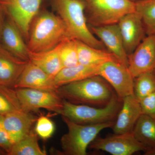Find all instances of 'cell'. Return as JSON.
Instances as JSON below:
<instances>
[{
	"instance_id": "cell-1",
	"label": "cell",
	"mask_w": 155,
	"mask_h": 155,
	"mask_svg": "<svg viewBox=\"0 0 155 155\" xmlns=\"http://www.w3.org/2000/svg\"><path fill=\"white\" fill-rule=\"evenodd\" d=\"M57 92L69 102L98 107L107 106L116 94L107 81L99 75L59 87Z\"/></svg>"
},
{
	"instance_id": "cell-2",
	"label": "cell",
	"mask_w": 155,
	"mask_h": 155,
	"mask_svg": "<svg viewBox=\"0 0 155 155\" xmlns=\"http://www.w3.org/2000/svg\"><path fill=\"white\" fill-rule=\"evenodd\" d=\"M71 38L61 17L45 11H39L32 20L27 44L30 52H40L54 48Z\"/></svg>"
},
{
	"instance_id": "cell-3",
	"label": "cell",
	"mask_w": 155,
	"mask_h": 155,
	"mask_svg": "<svg viewBox=\"0 0 155 155\" xmlns=\"http://www.w3.org/2000/svg\"><path fill=\"white\" fill-rule=\"evenodd\" d=\"M53 5L72 38L92 47L106 49L102 42L96 37L88 26L84 0H53Z\"/></svg>"
},
{
	"instance_id": "cell-4",
	"label": "cell",
	"mask_w": 155,
	"mask_h": 155,
	"mask_svg": "<svg viewBox=\"0 0 155 155\" xmlns=\"http://www.w3.org/2000/svg\"><path fill=\"white\" fill-rule=\"evenodd\" d=\"M122 101L115 95L105 107H98L76 104L63 99V107L59 114L81 125H96L116 121Z\"/></svg>"
},
{
	"instance_id": "cell-5",
	"label": "cell",
	"mask_w": 155,
	"mask_h": 155,
	"mask_svg": "<svg viewBox=\"0 0 155 155\" xmlns=\"http://www.w3.org/2000/svg\"><path fill=\"white\" fill-rule=\"evenodd\" d=\"M67 125L68 131L62 136L61 139L62 154L86 155L87 149L92 142L96 138L102 130L112 128L115 121L96 124L81 125L62 116Z\"/></svg>"
},
{
	"instance_id": "cell-6",
	"label": "cell",
	"mask_w": 155,
	"mask_h": 155,
	"mask_svg": "<svg viewBox=\"0 0 155 155\" xmlns=\"http://www.w3.org/2000/svg\"><path fill=\"white\" fill-rule=\"evenodd\" d=\"M85 14L91 26L117 24L126 14L136 11L130 0H84Z\"/></svg>"
},
{
	"instance_id": "cell-7",
	"label": "cell",
	"mask_w": 155,
	"mask_h": 155,
	"mask_svg": "<svg viewBox=\"0 0 155 155\" xmlns=\"http://www.w3.org/2000/svg\"><path fill=\"white\" fill-rule=\"evenodd\" d=\"M23 110L27 112L45 109L59 114L63 107V99L57 92L35 89H15Z\"/></svg>"
},
{
	"instance_id": "cell-8",
	"label": "cell",
	"mask_w": 155,
	"mask_h": 155,
	"mask_svg": "<svg viewBox=\"0 0 155 155\" xmlns=\"http://www.w3.org/2000/svg\"><path fill=\"white\" fill-rule=\"evenodd\" d=\"M98 75L107 81L120 99L134 94V78L121 62L110 61L101 64Z\"/></svg>"
},
{
	"instance_id": "cell-9",
	"label": "cell",
	"mask_w": 155,
	"mask_h": 155,
	"mask_svg": "<svg viewBox=\"0 0 155 155\" xmlns=\"http://www.w3.org/2000/svg\"><path fill=\"white\" fill-rule=\"evenodd\" d=\"M42 0H0L6 14L19 28L27 41L32 20L38 14Z\"/></svg>"
},
{
	"instance_id": "cell-10",
	"label": "cell",
	"mask_w": 155,
	"mask_h": 155,
	"mask_svg": "<svg viewBox=\"0 0 155 155\" xmlns=\"http://www.w3.org/2000/svg\"><path fill=\"white\" fill-rule=\"evenodd\" d=\"M89 147L91 149L103 151L113 155H131L145 150L132 132L114 133L105 137H97Z\"/></svg>"
},
{
	"instance_id": "cell-11",
	"label": "cell",
	"mask_w": 155,
	"mask_h": 155,
	"mask_svg": "<svg viewBox=\"0 0 155 155\" xmlns=\"http://www.w3.org/2000/svg\"><path fill=\"white\" fill-rule=\"evenodd\" d=\"M128 69L134 78L155 69V35H147L128 56Z\"/></svg>"
},
{
	"instance_id": "cell-12",
	"label": "cell",
	"mask_w": 155,
	"mask_h": 155,
	"mask_svg": "<svg viewBox=\"0 0 155 155\" xmlns=\"http://www.w3.org/2000/svg\"><path fill=\"white\" fill-rule=\"evenodd\" d=\"M117 24L128 56L147 35L144 24L140 15L136 11L125 15Z\"/></svg>"
},
{
	"instance_id": "cell-13",
	"label": "cell",
	"mask_w": 155,
	"mask_h": 155,
	"mask_svg": "<svg viewBox=\"0 0 155 155\" xmlns=\"http://www.w3.org/2000/svg\"><path fill=\"white\" fill-rule=\"evenodd\" d=\"M90 28L94 35L102 42L106 49L128 67V55L124 47L118 24L90 26Z\"/></svg>"
},
{
	"instance_id": "cell-14",
	"label": "cell",
	"mask_w": 155,
	"mask_h": 155,
	"mask_svg": "<svg viewBox=\"0 0 155 155\" xmlns=\"http://www.w3.org/2000/svg\"><path fill=\"white\" fill-rule=\"evenodd\" d=\"M22 32L16 23L7 15L0 42L8 51L25 61H29V51Z\"/></svg>"
},
{
	"instance_id": "cell-15",
	"label": "cell",
	"mask_w": 155,
	"mask_h": 155,
	"mask_svg": "<svg viewBox=\"0 0 155 155\" xmlns=\"http://www.w3.org/2000/svg\"><path fill=\"white\" fill-rule=\"evenodd\" d=\"M14 88H28L57 92L54 77L28 61L14 85Z\"/></svg>"
},
{
	"instance_id": "cell-16",
	"label": "cell",
	"mask_w": 155,
	"mask_h": 155,
	"mask_svg": "<svg viewBox=\"0 0 155 155\" xmlns=\"http://www.w3.org/2000/svg\"><path fill=\"white\" fill-rule=\"evenodd\" d=\"M3 116L5 129L13 144L29 133L38 118L23 110Z\"/></svg>"
},
{
	"instance_id": "cell-17",
	"label": "cell",
	"mask_w": 155,
	"mask_h": 155,
	"mask_svg": "<svg viewBox=\"0 0 155 155\" xmlns=\"http://www.w3.org/2000/svg\"><path fill=\"white\" fill-rule=\"evenodd\" d=\"M119 110L114 126V133H130L142 114L139 101L134 94L125 97L122 100Z\"/></svg>"
},
{
	"instance_id": "cell-18",
	"label": "cell",
	"mask_w": 155,
	"mask_h": 155,
	"mask_svg": "<svg viewBox=\"0 0 155 155\" xmlns=\"http://www.w3.org/2000/svg\"><path fill=\"white\" fill-rule=\"evenodd\" d=\"M28 61L13 55L0 42V86L14 88Z\"/></svg>"
},
{
	"instance_id": "cell-19",
	"label": "cell",
	"mask_w": 155,
	"mask_h": 155,
	"mask_svg": "<svg viewBox=\"0 0 155 155\" xmlns=\"http://www.w3.org/2000/svg\"><path fill=\"white\" fill-rule=\"evenodd\" d=\"M132 132L144 147V154L155 155V119L142 114Z\"/></svg>"
},
{
	"instance_id": "cell-20",
	"label": "cell",
	"mask_w": 155,
	"mask_h": 155,
	"mask_svg": "<svg viewBox=\"0 0 155 155\" xmlns=\"http://www.w3.org/2000/svg\"><path fill=\"white\" fill-rule=\"evenodd\" d=\"M60 44L51 49L29 53V61L42 69L48 75L54 77L64 68L60 56Z\"/></svg>"
},
{
	"instance_id": "cell-21",
	"label": "cell",
	"mask_w": 155,
	"mask_h": 155,
	"mask_svg": "<svg viewBox=\"0 0 155 155\" xmlns=\"http://www.w3.org/2000/svg\"><path fill=\"white\" fill-rule=\"evenodd\" d=\"M76 45L79 64L84 65H100L107 61L120 62L116 56L107 50L92 47L77 40Z\"/></svg>"
},
{
	"instance_id": "cell-22",
	"label": "cell",
	"mask_w": 155,
	"mask_h": 155,
	"mask_svg": "<svg viewBox=\"0 0 155 155\" xmlns=\"http://www.w3.org/2000/svg\"><path fill=\"white\" fill-rule=\"evenodd\" d=\"M100 65L78 64L73 67H64L54 77V81L58 87L67 84L98 75Z\"/></svg>"
},
{
	"instance_id": "cell-23",
	"label": "cell",
	"mask_w": 155,
	"mask_h": 155,
	"mask_svg": "<svg viewBox=\"0 0 155 155\" xmlns=\"http://www.w3.org/2000/svg\"><path fill=\"white\" fill-rule=\"evenodd\" d=\"M37 135L31 131L22 139L14 143L8 155H46L45 150L40 147Z\"/></svg>"
},
{
	"instance_id": "cell-24",
	"label": "cell",
	"mask_w": 155,
	"mask_h": 155,
	"mask_svg": "<svg viewBox=\"0 0 155 155\" xmlns=\"http://www.w3.org/2000/svg\"><path fill=\"white\" fill-rule=\"evenodd\" d=\"M136 11L140 15L147 35H155V0L135 2Z\"/></svg>"
},
{
	"instance_id": "cell-25",
	"label": "cell",
	"mask_w": 155,
	"mask_h": 155,
	"mask_svg": "<svg viewBox=\"0 0 155 155\" xmlns=\"http://www.w3.org/2000/svg\"><path fill=\"white\" fill-rule=\"evenodd\" d=\"M154 92V71L143 73L134 78V94L139 101Z\"/></svg>"
},
{
	"instance_id": "cell-26",
	"label": "cell",
	"mask_w": 155,
	"mask_h": 155,
	"mask_svg": "<svg viewBox=\"0 0 155 155\" xmlns=\"http://www.w3.org/2000/svg\"><path fill=\"white\" fill-rule=\"evenodd\" d=\"M22 110L15 89L0 86V115H5Z\"/></svg>"
},
{
	"instance_id": "cell-27",
	"label": "cell",
	"mask_w": 155,
	"mask_h": 155,
	"mask_svg": "<svg viewBox=\"0 0 155 155\" xmlns=\"http://www.w3.org/2000/svg\"><path fill=\"white\" fill-rule=\"evenodd\" d=\"M60 56L64 67H73L79 64L76 40L69 39L60 44Z\"/></svg>"
},
{
	"instance_id": "cell-28",
	"label": "cell",
	"mask_w": 155,
	"mask_h": 155,
	"mask_svg": "<svg viewBox=\"0 0 155 155\" xmlns=\"http://www.w3.org/2000/svg\"><path fill=\"white\" fill-rule=\"evenodd\" d=\"M55 126L54 122L47 116H41L38 118L35 124L37 135L42 139L46 140L54 134Z\"/></svg>"
},
{
	"instance_id": "cell-29",
	"label": "cell",
	"mask_w": 155,
	"mask_h": 155,
	"mask_svg": "<svg viewBox=\"0 0 155 155\" xmlns=\"http://www.w3.org/2000/svg\"><path fill=\"white\" fill-rule=\"evenodd\" d=\"M142 114L155 119V92L139 101Z\"/></svg>"
},
{
	"instance_id": "cell-30",
	"label": "cell",
	"mask_w": 155,
	"mask_h": 155,
	"mask_svg": "<svg viewBox=\"0 0 155 155\" xmlns=\"http://www.w3.org/2000/svg\"><path fill=\"white\" fill-rule=\"evenodd\" d=\"M3 118L4 116L0 115V147L5 150L8 155L13 144L5 129Z\"/></svg>"
},
{
	"instance_id": "cell-31",
	"label": "cell",
	"mask_w": 155,
	"mask_h": 155,
	"mask_svg": "<svg viewBox=\"0 0 155 155\" xmlns=\"http://www.w3.org/2000/svg\"><path fill=\"white\" fill-rule=\"evenodd\" d=\"M6 17H7V14L3 8L2 6L0 4V40H1L2 31L3 27L5 21Z\"/></svg>"
},
{
	"instance_id": "cell-32",
	"label": "cell",
	"mask_w": 155,
	"mask_h": 155,
	"mask_svg": "<svg viewBox=\"0 0 155 155\" xmlns=\"http://www.w3.org/2000/svg\"><path fill=\"white\" fill-rule=\"evenodd\" d=\"M7 155V153L2 148L0 147V155Z\"/></svg>"
},
{
	"instance_id": "cell-33",
	"label": "cell",
	"mask_w": 155,
	"mask_h": 155,
	"mask_svg": "<svg viewBox=\"0 0 155 155\" xmlns=\"http://www.w3.org/2000/svg\"><path fill=\"white\" fill-rule=\"evenodd\" d=\"M130 1L135 3L136 2H139V1H143V0H130Z\"/></svg>"
},
{
	"instance_id": "cell-34",
	"label": "cell",
	"mask_w": 155,
	"mask_h": 155,
	"mask_svg": "<svg viewBox=\"0 0 155 155\" xmlns=\"http://www.w3.org/2000/svg\"><path fill=\"white\" fill-rule=\"evenodd\" d=\"M154 71V72H155V69Z\"/></svg>"
}]
</instances>
